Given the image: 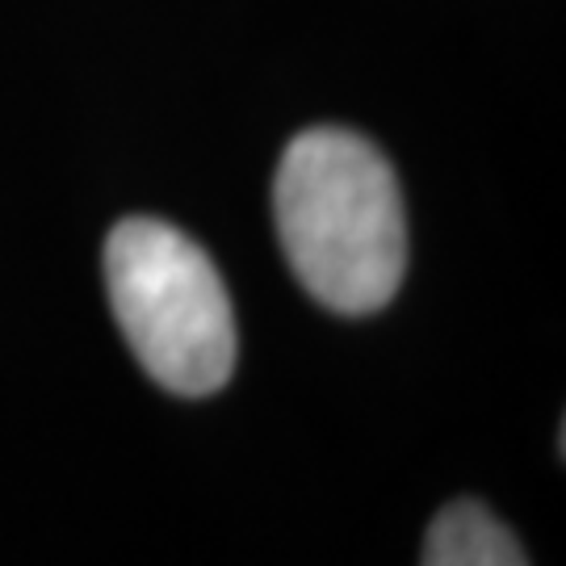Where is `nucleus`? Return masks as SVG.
Listing matches in <instances>:
<instances>
[{
	"mask_svg": "<svg viewBox=\"0 0 566 566\" xmlns=\"http://www.w3.org/2000/svg\"><path fill=\"white\" fill-rule=\"evenodd\" d=\"M277 240L294 277L336 315L382 311L407 273L403 193L357 130L315 126L285 147L273 181Z\"/></svg>",
	"mask_w": 566,
	"mask_h": 566,
	"instance_id": "1",
	"label": "nucleus"
},
{
	"mask_svg": "<svg viewBox=\"0 0 566 566\" xmlns=\"http://www.w3.org/2000/svg\"><path fill=\"white\" fill-rule=\"evenodd\" d=\"M105 290L139 365L172 395L227 386L240 353L235 311L214 261L160 219H126L105 240Z\"/></svg>",
	"mask_w": 566,
	"mask_h": 566,
	"instance_id": "2",
	"label": "nucleus"
},
{
	"mask_svg": "<svg viewBox=\"0 0 566 566\" xmlns=\"http://www.w3.org/2000/svg\"><path fill=\"white\" fill-rule=\"evenodd\" d=\"M420 566H528L521 542L483 504L458 500L428 525Z\"/></svg>",
	"mask_w": 566,
	"mask_h": 566,
	"instance_id": "3",
	"label": "nucleus"
}]
</instances>
